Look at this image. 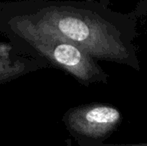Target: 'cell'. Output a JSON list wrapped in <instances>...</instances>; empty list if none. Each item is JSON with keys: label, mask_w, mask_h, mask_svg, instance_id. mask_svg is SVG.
I'll return each mask as SVG.
<instances>
[{"label": "cell", "mask_w": 147, "mask_h": 146, "mask_svg": "<svg viewBox=\"0 0 147 146\" xmlns=\"http://www.w3.org/2000/svg\"><path fill=\"white\" fill-rule=\"evenodd\" d=\"M137 10H139L140 13L142 14H147V2H141L139 4V8H137Z\"/></svg>", "instance_id": "8992f818"}, {"label": "cell", "mask_w": 147, "mask_h": 146, "mask_svg": "<svg viewBox=\"0 0 147 146\" xmlns=\"http://www.w3.org/2000/svg\"><path fill=\"white\" fill-rule=\"evenodd\" d=\"M121 15L98 3L28 0L0 3V22L59 36L95 60L125 64L139 70L129 30Z\"/></svg>", "instance_id": "6da1fadb"}, {"label": "cell", "mask_w": 147, "mask_h": 146, "mask_svg": "<svg viewBox=\"0 0 147 146\" xmlns=\"http://www.w3.org/2000/svg\"><path fill=\"white\" fill-rule=\"evenodd\" d=\"M0 33L9 39L15 53L62 69L83 85L108 81L107 74L94 58L61 37L4 22H0Z\"/></svg>", "instance_id": "7a4b0ae2"}, {"label": "cell", "mask_w": 147, "mask_h": 146, "mask_svg": "<svg viewBox=\"0 0 147 146\" xmlns=\"http://www.w3.org/2000/svg\"><path fill=\"white\" fill-rule=\"evenodd\" d=\"M14 52L11 44L0 43V84L10 82L48 66L40 59Z\"/></svg>", "instance_id": "277c9868"}, {"label": "cell", "mask_w": 147, "mask_h": 146, "mask_svg": "<svg viewBox=\"0 0 147 146\" xmlns=\"http://www.w3.org/2000/svg\"><path fill=\"white\" fill-rule=\"evenodd\" d=\"M68 132L81 146L101 142L121 122V113L107 104L92 103L70 108L63 115Z\"/></svg>", "instance_id": "3957f363"}, {"label": "cell", "mask_w": 147, "mask_h": 146, "mask_svg": "<svg viewBox=\"0 0 147 146\" xmlns=\"http://www.w3.org/2000/svg\"><path fill=\"white\" fill-rule=\"evenodd\" d=\"M91 146H147V143H138V144H106V145H91Z\"/></svg>", "instance_id": "5b68a950"}]
</instances>
